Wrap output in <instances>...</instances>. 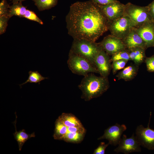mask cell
I'll return each mask as SVG.
<instances>
[{
    "instance_id": "30",
    "label": "cell",
    "mask_w": 154,
    "mask_h": 154,
    "mask_svg": "<svg viewBox=\"0 0 154 154\" xmlns=\"http://www.w3.org/2000/svg\"><path fill=\"white\" fill-rule=\"evenodd\" d=\"M110 145L109 142L106 144L104 142H102L95 149L93 153V154H104L106 149Z\"/></svg>"
},
{
    "instance_id": "6",
    "label": "cell",
    "mask_w": 154,
    "mask_h": 154,
    "mask_svg": "<svg viewBox=\"0 0 154 154\" xmlns=\"http://www.w3.org/2000/svg\"><path fill=\"white\" fill-rule=\"evenodd\" d=\"M124 15L133 21L136 27L147 22H153L147 6H141L128 3L125 5Z\"/></svg>"
},
{
    "instance_id": "14",
    "label": "cell",
    "mask_w": 154,
    "mask_h": 154,
    "mask_svg": "<svg viewBox=\"0 0 154 154\" xmlns=\"http://www.w3.org/2000/svg\"><path fill=\"white\" fill-rule=\"evenodd\" d=\"M122 40L126 48L127 49L136 47H141L146 50L147 48L145 42L135 30L134 27Z\"/></svg>"
},
{
    "instance_id": "11",
    "label": "cell",
    "mask_w": 154,
    "mask_h": 154,
    "mask_svg": "<svg viewBox=\"0 0 154 154\" xmlns=\"http://www.w3.org/2000/svg\"><path fill=\"white\" fill-rule=\"evenodd\" d=\"M98 5L108 21H113L124 16L125 5L119 1L105 5Z\"/></svg>"
},
{
    "instance_id": "33",
    "label": "cell",
    "mask_w": 154,
    "mask_h": 154,
    "mask_svg": "<svg viewBox=\"0 0 154 154\" xmlns=\"http://www.w3.org/2000/svg\"><path fill=\"white\" fill-rule=\"evenodd\" d=\"M26 0H12V2L13 3H17L18 2H22Z\"/></svg>"
},
{
    "instance_id": "1",
    "label": "cell",
    "mask_w": 154,
    "mask_h": 154,
    "mask_svg": "<svg viewBox=\"0 0 154 154\" xmlns=\"http://www.w3.org/2000/svg\"><path fill=\"white\" fill-rule=\"evenodd\" d=\"M66 21L68 33L74 39L96 42L108 30V21L92 0L72 4Z\"/></svg>"
},
{
    "instance_id": "34",
    "label": "cell",
    "mask_w": 154,
    "mask_h": 154,
    "mask_svg": "<svg viewBox=\"0 0 154 154\" xmlns=\"http://www.w3.org/2000/svg\"><path fill=\"white\" fill-rule=\"evenodd\" d=\"M10 0V1H12V0Z\"/></svg>"
},
{
    "instance_id": "4",
    "label": "cell",
    "mask_w": 154,
    "mask_h": 154,
    "mask_svg": "<svg viewBox=\"0 0 154 154\" xmlns=\"http://www.w3.org/2000/svg\"><path fill=\"white\" fill-rule=\"evenodd\" d=\"M67 63L74 74L85 76L90 73L99 74L97 68L88 60L70 51Z\"/></svg>"
},
{
    "instance_id": "18",
    "label": "cell",
    "mask_w": 154,
    "mask_h": 154,
    "mask_svg": "<svg viewBox=\"0 0 154 154\" xmlns=\"http://www.w3.org/2000/svg\"><path fill=\"white\" fill-rule=\"evenodd\" d=\"M58 119L67 127L83 126L80 120L71 113H63L59 116Z\"/></svg>"
},
{
    "instance_id": "27",
    "label": "cell",
    "mask_w": 154,
    "mask_h": 154,
    "mask_svg": "<svg viewBox=\"0 0 154 154\" xmlns=\"http://www.w3.org/2000/svg\"><path fill=\"white\" fill-rule=\"evenodd\" d=\"M9 6L7 0H1L0 3V16H5L9 17Z\"/></svg>"
},
{
    "instance_id": "24",
    "label": "cell",
    "mask_w": 154,
    "mask_h": 154,
    "mask_svg": "<svg viewBox=\"0 0 154 154\" xmlns=\"http://www.w3.org/2000/svg\"><path fill=\"white\" fill-rule=\"evenodd\" d=\"M124 60L127 61L130 60L128 49L126 48L121 50L112 56L110 58L111 62L119 60Z\"/></svg>"
},
{
    "instance_id": "10",
    "label": "cell",
    "mask_w": 154,
    "mask_h": 154,
    "mask_svg": "<svg viewBox=\"0 0 154 154\" xmlns=\"http://www.w3.org/2000/svg\"><path fill=\"white\" fill-rule=\"evenodd\" d=\"M99 43L102 49L109 55L126 48L122 39L111 35L104 37Z\"/></svg>"
},
{
    "instance_id": "32",
    "label": "cell",
    "mask_w": 154,
    "mask_h": 154,
    "mask_svg": "<svg viewBox=\"0 0 154 154\" xmlns=\"http://www.w3.org/2000/svg\"><path fill=\"white\" fill-rule=\"evenodd\" d=\"M147 6L152 21L154 22V0Z\"/></svg>"
},
{
    "instance_id": "28",
    "label": "cell",
    "mask_w": 154,
    "mask_h": 154,
    "mask_svg": "<svg viewBox=\"0 0 154 154\" xmlns=\"http://www.w3.org/2000/svg\"><path fill=\"white\" fill-rule=\"evenodd\" d=\"M9 17L5 16H0V35L4 33L6 31L8 26V22L10 19Z\"/></svg>"
},
{
    "instance_id": "23",
    "label": "cell",
    "mask_w": 154,
    "mask_h": 154,
    "mask_svg": "<svg viewBox=\"0 0 154 154\" xmlns=\"http://www.w3.org/2000/svg\"><path fill=\"white\" fill-rule=\"evenodd\" d=\"M28 74L29 76L27 80L23 83L19 84L21 88H22V85L28 83H38L39 84H40L41 81L45 79H48V77H45L42 76L38 71H30Z\"/></svg>"
},
{
    "instance_id": "25",
    "label": "cell",
    "mask_w": 154,
    "mask_h": 154,
    "mask_svg": "<svg viewBox=\"0 0 154 154\" xmlns=\"http://www.w3.org/2000/svg\"><path fill=\"white\" fill-rule=\"evenodd\" d=\"M127 62V61L124 60H117L112 62V68L113 74H115L118 70L124 68Z\"/></svg>"
},
{
    "instance_id": "29",
    "label": "cell",
    "mask_w": 154,
    "mask_h": 154,
    "mask_svg": "<svg viewBox=\"0 0 154 154\" xmlns=\"http://www.w3.org/2000/svg\"><path fill=\"white\" fill-rule=\"evenodd\" d=\"M144 62L147 70L150 72H154V55L149 57H146Z\"/></svg>"
},
{
    "instance_id": "22",
    "label": "cell",
    "mask_w": 154,
    "mask_h": 154,
    "mask_svg": "<svg viewBox=\"0 0 154 154\" xmlns=\"http://www.w3.org/2000/svg\"><path fill=\"white\" fill-rule=\"evenodd\" d=\"M39 11L48 10L57 4L58 0H32Z\"/></svg>"
},
{
    "instance_id": "20",
    "label": "cell",
    "mask_w": 154,
    "mask_h": 154,
    "mask_svg": "<svg viewBox=\"0 0 154 154\" xmlns=\"http://www.w3.org/2000/svg\"><path fill=\"white\" fill-rule=\"evenodd\" d=\"M86 132H75L66 133L62 140L67 142L79 143L83 140Z\"/></svg>"
},
{
    "instance_id": "2",
    "label": "cell",
    "mask_w": 154,
    "mask_h": 154,
    "mask_svg": "<svg viewBox=\"0 0 154 154\" xmlns=\"http://www.w3.org/2000/svg\"><path fill=\"white\" fill-rule=\"evenodd\" d=\"M109 87L108 77L97 76L93 73L84 76L78 86L82 92L81 98L86 101L101 96Z\"/></svg>"
},
{
    "instance_id": "21",
    "label": "cell",
    "mask_w": 154,
    "mask_h": 154,
    "mask_svg": "<svg viewBox=\"0 0 154 154\" xmlns=\"http://www.w3.org/2000/svg\"><path fill=\"white\" fill-rule=\"evenodd\" d=\"M67 127L58 119L55 123V128L53 137L55 139L62 140L66 135Z\"/></svg>"
},
{
    "instance_id": "9",
    "label": "cell",
    "mask_w": 154,
    "mask_h": 154,
    "mask_svg": "<svg viewBox=\"0 0 154 154\" xmlns=\"http://www.w3.org/2000/svg\"><path fill=\"white\" fill-rule=\"evenodd\" d=\"M126 129L127 127L125 125H120L117 123L106 129L103 135L98 139L108 140L110 145L116 146L119 143L122 134Z\"/></svg>"
},
{
    "instance_id": "7",
    "label": "cell",
    "mask_w": 154,
    "mask_h": 154,
    "mask_svg": "<svg viewBox=\"0 0 154 154\" xmlns=\"http://www.w3.org/2000/svg\"><path fill=\"white\" fill-rule=\"evenodd\" d=\"M151 112L147 127L142 125H138L135 130V136L141 146L149 150H154V130L149 127Z\"/></svg>"
},
{
    "instance_id": "12",
    "label": "cell",
    "mask_w": 154,
    "mask_h": 154,
    "mask_svg": "<svg viewBox=\"0 0 154 154\" xmlns=\"http://www.w3.org/2000/svg\"><path fill=\"white\" fill-rule=\"evenodd\" d=\"M109 56L102 49L95 59V65L99 74L104 77H108L112 69Z\"/></svg>"
},
{
    "instance_id": "19",
    "label": "cell",
    "mask_w": 154,
    "mask_h": 154,
    "mask_svg": "<svg viewBox=\"0 0 154 154\" xmlns=\"http://www.w3.org/2000/svg\"><path fill=\"white\" fill-rule=\"evenodd\" d=\"M9 17L10 18L13 16L24 18L27 9L20 2L13 3L11 5L9 6Z\"/></svg>"
},
{
    "instance_id": "15",
    "label": "cell",
    "mask_w": 154,
    "mask_h": 154,
    "mask_svg": "<svg viewBox=\"0 0 154 154\" xmlns=\"http://www.w3.org/2000/svg\"><path fill=\"white\" fill-rule=\"evenodd\" d=\"M139 66L131 64L125 67L116 76L118 80L122 79L125 81H129L134 79L137 74Z\"/></svg>"
},
{
    "instance_id": "16",
    "label": "cell",
    "mask_w": 154,
    "mask_h": 154,
    "mask_svg": "<svg viewBox=\"0 0 154 154\" xmlns=\"http://www.w3.org/2000/svg\"><path fill=\"white\" fill-rule=\"evenodd\" d=\"M128 49L130 60L133 61L134 64L139 66L145 61L146 57V49L141 47H136Z\"/></svg>"
},
{
    "instance_id": "26",
    "label": "cell",
    "mask_w": 154,
    "mask_h": 154,
    "mask_svg": "<svg viewBox=\"0 0 154 154\" xmlns=\"http://www.w3.org/2000/svg\"><path fill=\"white\" fill-rule=\"evenodd\" d=\"M24 18L30 20L36 21L41 25H42L43 24L42 21L39 18L34 12L27 9Z\"/></svg>"
},
{
    "instance_id": "3",
    "label": "cell",
    "mask_w": 154,
    "mask_h": 154,
    "mask_svg": "<svg viewBox=\"0 0 154 154\" xmlns=\"http://www.w3.org/2000/svg\"><path fill=\"white\" fill-rule=\"evenodd\" d=\"M102 49L99 43L96 42L85 39H74L70 51L84 58L96 68L95 59Z\"/></svg>"
},
{
    "instance_id": "17",
    "label": "cell",
    "mask_w": 154,
    "mask_h": 154,
    "mask_svg": "<svg viewBox=\"0 0 154 154\" xmlns=\"http://www.w3.org/2000/svg\"><path fill=\"white\" fill-rule=\"evenodd\" d=\"M15 115L16 117L15 120L13 123L15 127V132L13 134V135L15 139L18 143L19 150L21 151L23 145L27 140L32 137H35V135L34 132L31 134L27 133L24 129L19 131H17L16 125L17 116L16 113Z\"/></svg>"
},
{
    "instance_id": "8",
    "label": "cell",
    "mask_w": 154,
    "mask_h": 154,
    "mask_svg": "<svg viewBox=\"0 0 154 154\" xmlns=\"http://www.w3.org/2000/svg\"><path fill=\"white\" fill-rule=\"evenodd\" d=\"M118 145L114 150L116 153L121 152L128 154L141 151V145L133 134L130 137H127L126 135H123Z\"/></svg>"
},
{
    "instance_id": "13",
    "label": "cell",
    "mask_w": 154,
    "mask_h": 154,
    "mask_svg": "<svg viewBox=\"0 0 154 154\" xmlns=\"http://www.w3.org/2000/svg\"><path fill=\"white\" fill-rule=\"evenodd\" d=\"M134 28L144 41L147 48L154 47V22H147Z\"/></svg>"
},
{
    "instance_id": "31",
    "label": "cell",
    "mask_w": 154,
    "mask_h": 154,
    "mask_svg": "<svg viewBox=\"0 0 154 154\" xmlns=\"http://www.w3.org/2000/svg\"><path fill=\"white\" fill-rule=\"evenodd\" d=\"M95 3L101 5H106L117 1V0H92Z\"/></svg>"
},
{
    "instance_id": "5",
    "label": "cell",
    "mask_w": 154,
    "mask_h": 154,
    "mask_svg": "<svg viewBox=\"0 0 154 154\" xmlns=\"http://www.w3.org/2000/svg\"><path fill=\"white\" fill-rule=\"evenodd\" d=\"M135 23L126 16L108 21V30L111 35L122 39L129 34L131 29L136 27Z\"/></svg>"
}]
</instances>
